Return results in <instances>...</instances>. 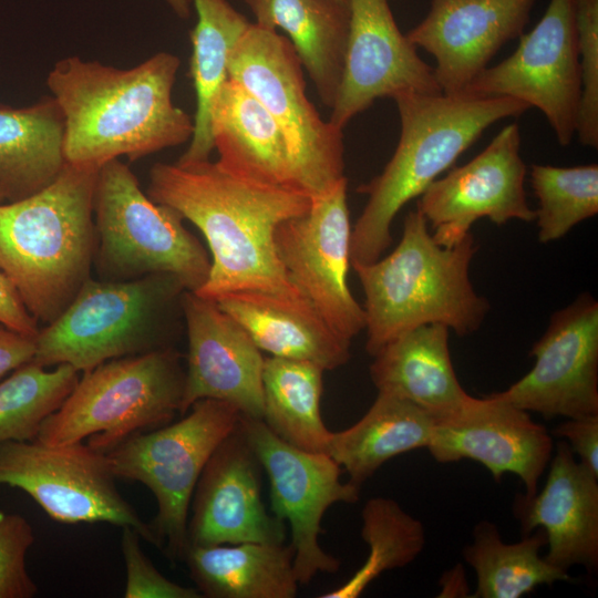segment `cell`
Returning <instances> with one entry per match:
<instances>
[{
  "label": "cell",
  "instance_id": "20",
  "mask_svg": "<svg viewBox=\"0 0 598 598\" xmlns=\"http://www.w3.org/2000/svg\"><path fill=\"white\" fill-rule=\"evenodd\" d=\"M181 309L188 340L181 416L196 401L213 399L262 420V351L215 300L186 290Z\"/></svg>",
  "mask_w": 598,
  "mask_h": 598
},
{
  "label": "cell",
  "instance_id": "43",
  "mask_svg": "<svg viewBox=\"0 0 598 598\" xmlns=\"http://www.w3.org/2000/svg\"><path fill=\"white\" fill-rule=\"evenodd\" d=\"M4 202H6V200H4V197H3V195H2V193H1V190H0V204H1V203H4Z\"/></svg>",
  "mask_w": 598,
  "mask_h": 598
},
{
  "label": "cell",
  "instance_id": "32",
  "mask_svg": "<svg viewBox=\"0 0 598 598\" xmlns=\"http://www.w3.org/2000/svg\"><path fill=\"white\" fill-rule=\"evenodd\" d=\"M544 545V532L506 544L495 524L478 523L474 528L473 543L463 553L476 574V589L472 597L519 598L540 585L570 580L566 570L540 557L539 550Z\"/></svg>",
  "mask_w": 598,
  "mask_h": 598
},
{
  "label": "cell",
  "instance_id": "8",
  "mask_svg": "<svg viewBox=\"0 0 598 598\" xmlns=\"http://www.w3.org/2000/svg\"><path fill=\"white\" fill-rule=\"evenodd\" d=\"M93 215V265L102 279L132 280L167 274L193 292L207 280L210 259L184 227V218L175 209L152 200L120 158L99 168Z\"/></svg>",
  "mask_w": 598,
  "mask_h": 598
},
{
  "label": "cell",
  "instance_id": "37",
  "mask_svg": "<svg viewBox=\"0 0 598 598\" xmlns=\"http://www.w3.org/2000/svg\"><path fill=\"white\" fill-rule=\"evenodd\" d=\"M35 540L32 525L16 513L0 512V598H32L38 586L27 569Z\"/></svg>",
  "mask_w": 598,
  "mask_h": 598
},
{
  "label": "cell",
  "instance_id": "41",
  "mask_svg": "<svg viewBox=\"0 0 598 598\" xmlns=\"http://www.w3.org/2000/svg\"><path fill=\"white\" fill-rule=\"evenodd\" d=\"M35 355L34 337L0 327V381Z\"/></svg>",
  "mask_w": 598,
  "mask_h": 598
},
{
  "label": "cell",
  "instance_id": "24",
  "mask_svg": "<svg viewBox=\"0 0 598 598\" xmlns=\"http://www.w3.org/2000/svg\"><path fill=\"white\" fill-rule=\"evenodd\" d=\"M448 330L444 324L429 323L388 342L370 365L378 392L405 399L435 421L461 409L470 394L454 371Z\"/></svg>",
  "mask_w": 598,
  "mask_h": 598
},
{
  "label": "cell",
  "instance_id": "42",
  "mask_svg": "<svg viewBox=\"0 0 598 598\" xmlns=\"http://www.w3.org/2000/svg\"><path fill=\"white\" fill-rule=\"evenodd\" d=\"M172 10L182 19H186L190 13V0H165Z\"/></svg>",
  "mask_w": 598,
  "mask_h": 598
},
{
  "label": "cell",
  "instance_id": "31",
  "mask_svg": "<svg viewBox=\"0 0 598 598\" xmlns=\"http://www.w3.org/2000/svg\"><path fill=\"white\" fill-rule=\"evenodd\" d=\"M323 372L312 362L265 355L262 421L290 445L328 454L332 432L320 412Z\"/></svg>",
  "mask_w": 598,
  "mask_h": 598
},
{
  "label": "cell",
  "instance_id": "10",
  "mask_svg": "<svg viewBox=\"0 0 598 598\" xmlns=\"http://www.w3.org/2000/svg\"><path fill=\"white\" fill-rule=\"evenodd\" d=\"M231 404L196 401L182 419L131 436L106 453L112 473L140 482L154 495L157 512L150 523L155 546L168 560H183L187 523L198 478L219 443L239 422Z\"/></svg>",
  "mask_w": 598,
  "mask_h": 598
},
{
  "label": "cell",
  "instance_id": "6",
  "mask_svg": "<svg viewBox=\"0 0 598 598\" xmlns=\"http://www.w3.org/2000/svg\"><path fill=\"white\" fill-rule=\"evenodd\" d=\"M184 291L167 274L90 278L61 315L39 329L32 362L85 372L113 359L169 348L167 324Z\"/></svg>",
  "mask_w": 598,
  "mask_h": 598
},
{
  "label": "cell",
  "instance_id": "14",
  "mask_svg": "<svg viewBox=\"0 0 598 598\" xmlns=\"http://www.w3.org/2000/svg\"><path fill=\"white\" fill-rule=\"evenodd\" d=\"M347 178L311 198L309 209L280 223L275 248L291 282L322 319L351 341L365 328L363 308L348 287L351 225Z\"/></svg>",
  "mask_w": 598,
  "mask_h": 598
},
{
  "label": "cell",
  "instance_id": "35",
  "mask_svg": "<svg viewBox=\"0 0 598 598\" xmlns=\"http://www.w3.org/2000/svg\"><path fill=\"white\" fill-rule=\"evenodd\" d=\"M530 185L540 243L563 238L574 226L598 213V165L558 167L533 164Z\"/></svg>",
  "mask_w": 598,
  "mask_h": 598
},
{
  "label": "cell",
  "instance_id": "13",
  "mask_svg": "<svg viewBox=\"0 0 598 598\" xmlns=\"http://www.w3.org/2000/svg\"><path fill=\"white\" fill-rule=\"evenodd\" d=\"M581 84L571 0H549L517 49L495 66L485 68L462 94L507 96L545 115L561 146L576 134Z\"/></svg>",
  "mask_w": 598,
  "mask_h": 598
},
{
  "label": "cell",
  "instance_id": "28",
  "mask_svg": "<svg viewBox=\"0 0 598 598\" xmlns=\"http://www.w3.org/2000/svg\"><path fill=\"white\" fill-rule=\"evenodd\" d=\"M65 164L64 117L52 95L25 107L0 105V190L6 202L40 192Z\"/></svg>",
  "mask_w": 598,
  "mask_h": 598
},
{
  "label": "cell",
  "instance_id": "44",
  "mask_svg": "<svg viewBox=\"0 0 598 598\" xmlns=\"http://www.w3.org/2000/svg\"><path fill=\"white\" fill-rule=\"evenodd\" d=\"M339 1H341V2H343V3H348V4H349V0H339Z\"/></svg>",
  "mask_w": 598,
  "mask_h": 598
},
{
  "label": "cell",
  "instance_id": "3",
  "mask_svg": "<svg viewBox=\"0 0 598 598\" xmlns=\"http://www.w3.org/2000/svg\"><path fill=\"white\" fill-rule=\"evenodd\" d=\"M97 172L66 163L40 192L0 204V271L38 323L58 318L91 278Z\"/></svg>",
  "mask_w": 598,
  "mask_h": 598
},
{
  "label": "cell",
  "instance_id": "12",
  "mask_svg": "<svg viewBox=\"0 0 598 598\" xmlns=\"http://www.w3.org/2000/svg\"><path fill=\"white\" fill-rule=\"evenodd\" d=\"M239 422L268 476L270 509L290 526L299 585H309L320 573L338 571L340 561L319 544L321 520L333 504L357 503L360 487L340 481L342 468L329 454L290 445L262 420L240 414Z\"/></svg>",
  "mask_w": 598,
  "mask_h": 598
},
{
  "label": "cell",
  "instance_id": "38",
  "mask_svg": "<svg viewBox=\"0 0 598 598\" xmlns=\"http://www.w3.org/2000/svg\"><path fill=\"white\" fill-rule=\"evenodd\" d=\"M141 536L132 527H122L121 551L126 580L124 598H200L195 587H185L166 578L145 555Z\"/></svg>",
  "mask_w": 598,
  "mask_h": 598
},
{
  "label": "cell",
  "instance_id": "29",
  "mask_svg": "<svg viewBox=\"0 0 598 598\" xmlns=\"http://www.w3.org/2000/svg\"><path fill=\"white\" fill-rule=\"evenodd\" d=\"M435 419L416 404L388 393L378 396L367 413L346 430L332 432L328 454L361 487L392 457L426 447Z\"/></svg>",
  "mask_w": 598,
  "mask_h": 598
},
{
  "label": "cell",
  "instance_id": "2",
  "mask_svg": "<svg viewBox=\"0 0 598 598\" xmlns=\"http://www.w3.org/2000/svg\"><path fill=\"white\" fill-rule=\"evenodd\" d=\"M179 64L169 52L131 69L79 56L58 61L47 85L63 113L66 163L100 168L189 141L194 117L172 99Z\"/></svg>",
  "mask_w": 598,
  "mask_h": 598
},
{
  "label": "cell",
  "instance_id": "21",
  "mask_svg": "<svg viewBox=\"0 0 598 598\" xmlns=\"http://www.w3.org/2000/svg\"><path fill=\"white\" fill-rule=\"evenodd\" d=\"M536 0H432L406 33L436 61L442 93L462 94L497 51L524 33Z\"/></svg>",
  "mask_w": 598,
  "mask_h": 598
},
{
  "label": "cell",
  "instance_id": "19",
  "mask_svg": "<svg viewBox=\"0 0 598 598\" xmlns=\"http://www.w3.org/2000/svg\"><path fill=\"white\" fill-rule=\"evenodd\" d=\"M426 447L440 463L480 462L495 481L515 474L528 498L537 493L550 461L553 439L527 411L493 393L481 399L470 395L461 409L436 420Z\"/></svg>",
  "mask_w": 598,
  "mask_h": 598
},
{
  "label": "cell",
  "instance_id": "22",
  "mask_svg": "<svg viewBox=\"0 0 598 598\" xmlns=\"http://www.w3.org/2000/svg\"><path fill=\"white\" fill-rule=\"evenodd\" d=\"M515 513L527 535L540 526L548 551L545 559L566 570L598 565V477L575 460L567 442L557 444L540 493L518 497Z\"/></svg>",
  "mask_w": 598,
  "mask_h": 598
},
{
  "label": "cell",
  "instance_id": "17",
  "mask_svg": "<svg viewBox=\"0 0 598 598\" xmlns=\"http://www.w3.org/2000/svg\"><path fill=\"white\" fill-rule=\"evenodd\" d=\"M349 30L340 90L329 121L344 126L377 99L442 93L434 68L403 34L388 0H349Z\"/></svg>",
  "mask_w": 598,
  "mask_h": 598
},
{
  "label": "cell",
  "instance_id": "34",
  "mask_svg": "<svg viewBox=\"0 0 598 598\" xmlns=\"http://www.w3.org/2000/svg\"><path fill=\"white\" fill-rule=\"evenodd\" d=\"M69 364L52 370L29 362L0 381V445L31 441L44 420L56 411L80 375Z\"/></svg>",
  "mask_w": 598,
  "mask_h": 598
},
{
  "label": "cell",
  "instance_id": "30",
  "mask_svg": "<svg viewBox=\"0 0 598 598\" xmlns=\"http://www.w3.org/2000/svg\"><path fill=\"white\" fill-rule=\"evenodd\" d=\"M197 22L190 33V76L196 93L194 134L176 163L189 165L209 159L214 150L209 115L215 95L228 79L231 53L250 22L227 0H190Z\"/></svg>",
  "mask_w": 598,
  "mask_h": 598
},
{
  "label": "cell",
  "instance_id": "9",
  "mask_svg": "<svg viewBox=\"0 0 598 598\" xmlns=\"http://www.w3.org/2000/svg\"><path fill=\"white\" fill-rule=\"evenodd\" d=\"M228 78L278 124L295 189L315 198L346 178L343 130L324 121L308 99L302 63L286 35L250 22L231 53Z\"/></svg>",
  "mask_w": 598,
  "mask_h": 598
},
{
  "label": "cell",
  "instance_id": "33",
  "mask_svg": "<svg viewBox=\"0 0 598 598\" xmlns=\"http://www.w3.org/2000/svg\"><path fill=\"white\" fill-rule=\"evenodd\" d=\"M361 518V537L369 546L364 564L348 581L319 598H357L382 573L409 565L423 550L422 523L394 499L382 496L368 499Z\"/></svg>",
  "mask_w": 598,
  "mask_h": 598
},
{
  "label": "cell",
  "instance_id": "18",
  "mask_svg": "<svg viewBox=\"0 0 598 598\" xmlns=\"http://www.w3.org/2000/svg\"><path fill=\"white\" fill-rule=\"evenodd\" d=\"M262 465L240 422L219 443L196 484L187 546L286 540V523L261 499Z\"/></svg>",
  "mask_w": 598,
  "mask_h": 598
},
{
  "label": "cell",
  "instance_id": "11",
  "mask_svg": "<svg viewBox=\"0 0 598 598\" xmlns=\"http://www.w3.org/2000/svg\"><path fill=\"white\" fill-rule=\"evenodd\" d=\"M115 480L106 454L83 442L49 445L34 439L0 445V485L25 492L53 520L128 526L155 546L150 523L123 497Z\"/></svg>",
  "mask_w": 598,
  "mask_h": 598
},
{
  "label": "cell",
  "instance_id": "27",
  "mask_svg": "<svg viewBox=\"0 0 598 598\" xmlns=\"http://www.w3.org/2000/svg\"><path fill=\"white\" fill-rule=\"evenodd\" d=\"M291 544L187 546L183 560L202 597L293 598L300 586Z\"/></svg>",
  "mask_w": 598,
  "mask_h": 598
},
{
  "label": "cell",
  "instance_id": "39",
  "mask_svg": "<svg viewBox=\"0 0 598 598\" xmlns=\"http://www.w3.org/2000/svg\"><path fill=\"white\" fill-rule=\"evenodd\" d=\"M553 434L566 439L578 462L598 477V414L567 419Z\"/></svg>",
  "mask_w": 598,
  "mask_h": 598
},
{
  "label": "cell",
  "instance_id": "23",
  "mask_svg": "<svg viewBox=\"0 0 598 598\" xmlns=\"http://www.w3.org/2000/svg\"><path fill=\"white\" fill-rule=\"evenodd\" d=\"M215 301L272 357L312 362L324 371L350 359L351 341L338 334L305 297L243 290Z\"/></svg>",
  "mask_w": 598,
  "mask_h": 598
},
{
  "label": "cell",
  "instance_id": "40",
  "mask_svg": "<svg viewBox=\"0 0 598 598\" xmlns=\"http://www.w3.org/2000/svg\"><path fill=\"white\" fill-rule=\"evenodd\" d=\"M0 324L28 337H35L40 327L23 305L16 287L0 271Z\"/></svg>",
  "mask_w": 598,
  "mask_h": 598
},
{
  "label": "cell",
  "instance_id": "5",
  "mask_svg": "<svg viewBox=\"0 0 598 598\" xmlns=\"http://www.w3.org/2000/svg\"><path fill=\"white\" fill-rule=\"evenodd\" d=\"M475 251L471 233L450 247L436 244L416 208L406 215L390 255L351 265L365 297L367 352L373 357L391 340L429 323L444 324L457 336L476 331L489 305L470 280Z\"/></svg>",
  "mask_w": 598,
  "mask_h": 598
},
{
  "label": "cell",
  "instance_id": "15",
  "mask_svg": "<svg viewBox=\"0 0 598 598\" xmlns=\"http://www.w3.org/2000/svg\"><path fill=\"white\" fill-rule=\"evenodd\" d=\"M520 141L519 126L506 125L472 161L435 179L423 192L417 209L433 228L436 244H457L481 218L496 225L512 219L535 220L524 188L526 165L520 157Z\"/></svg>",
  "mask_w": 598,
  "mask_h": 598
},
{
  "label": "cell",
  "instance_id": "36",
  "mask_svg": "<svg viewBox=\"0 0 598 598\" xmlns=\"http://www.w3.org/2000/svg\"><path fill=\"white\" fill-rule=\"evenodd\" d=\"M580 68L576 134L584 146H598V0H571Z\"/></svg>",
  "mask_w": 598,
  "mask_h": 598
},
{
  "label": "cell",
  "instance_id": "25",
  "mask_svg": "<svg viewBox=\"0 0 598 598\" xmlns=\"http://www.w3.org/2000/svg\"><path fill=\"white\" fill-rule=\"evenodd\" d=\"M209 126L221 168L249 181L293 188L288 147L278 124L238 82L228 78L218 90Z\"/></svg>",
  "mask_w": 598,
  "mask_h": 598
},
{
  "label": "cell",
  "instance_id": "4",
  "mask_svg": "<svg viewBox=\"0 0 598 598\" xmlns=\"http://www.w3.org/2000/svg\"><path fill=\"white\" fill-rule=\"evenodd\" d=\"M393 100L400 115V138L382 173L359 188L368 202L351 229V265L381 257L392 243L395 215L421 196L487 127L530 109L507 96L403 93Z\"/></svg>",
  "mask_w": 598,
  "mask_h": 598
},
{
  "label": "cell",
  "instance_id": "1",
  "mask_svg": "<svg viewBox=\"0 0 598 598\" xmlns=\"http://www.w3.org/2000/svg\"><path fill=\"white\" fill-rule=\"evenodd\" d=\"M148 197L193 223L210 254L207 280L195 293L216 300L243 290L305 297L289 279L275 248V230L306 213L307 195L233 175L217 162L155 163Z\"/></svg>",
  "mask_w": 598,
  "mask_h": 598
},
{
  "label": "cell",
  "instance_id": "7",
  "mask_svg": "<svg viewBox=\"0 0 598 598\" xmlns=\"http://www.w3.org/2000/svg\"><path fill=\"white\" fill-rule=\"evenodd\" d=\"M185 369L172 347L106 361L83 372L35 440L49 445L83 442L106 454L136 434L181 415Z\"/></svg>",
  "mask_w": 598,
  "mask_h": 598
},
{
  "label": "cell",
  "instance_id": "16",
  "mask_svg": "<svg viewBox=\"0 0 598 598\" xmlns=\"http://www.w3.org/2000/svg\"><path fill=\"white\" fill-rule=\"evenodd\" d=\"M528 373L496 395L546 419L598 414V302L581 293L554 312Z\"/></svg>",
  "mask_w": 598,
  "mask_h": 598
},
{
  "label": "cell",
  "instance_id": "26",
  "mask_svg": "<svg viewBox=\"0 0 598 598\" xmlns=\"http://www.w3.org/2000/svg\"><path fill=\"white\" fill-rule=\"evenodd\" d=\"M241 1L255 16V23L286 33L321 102L332 109L343 73L349 4L339 0Z\"/></svg>",
  "mask_w": 598,
  "mask_h": 598
}]
</instances>
